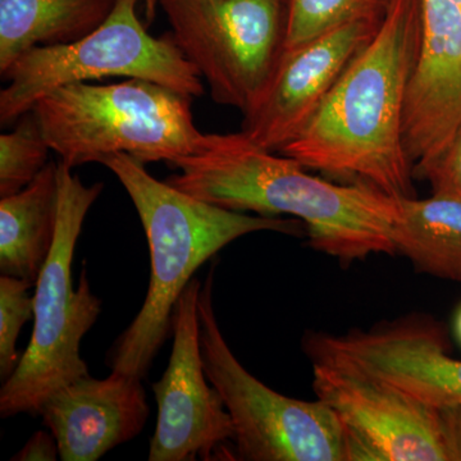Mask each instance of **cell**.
<instances>
[{
	"label": "cell",
	"mask_w": 461,
	"mask_h": 461,
	"mask_svg": "<svg viewBox=\"0 0 461 461\" xmlns=\"http://www.w3.org/2000/svg\"><path fill=\"white\" fill-rule=\"evenodd\" d=\"M0 135V198L25 189L50 163L51 149L32 111Z\"/></svg>",
	"instance_id": "cell-18"
},
{
	"label": "cell",
	"mask_w": 461,
	"mask_h": 461,
	"mask_svg": "<svg viewBox=\"0 0 461 461\" xmlns=\"http://www.w3.org/2000/svg\"><path fill=\"white\" fill-rule=\"evenodd\" d=\"M420 41V0H393L377 33L280 153L346 184L414 198L403 114Z\"/></svg>",
	"instance_id": "cell-1"
},
{
	"label": "cell",
	"mask_w": 461,
	"mask_h": 461,
	"mask_svg": "<svg viewBox=\"0 0 461 461\" xmlns=\"http://www.w3.org/2000/svg\"><path fill=\"white\" fill-rule=\"evenodd\" d=\"M439 429L448 461H461V405L438 409Z\"/></svg>",
	"instance_id": "cell-21"
},
{
	"label": "cell",
	"mask_w": 461,
	"mask_h": 461,
	"mask_svg": "<svg viewBox=\"0 0 461 461\" xmlns=\"http://www.w3.org/2000/svg\"><path fill=\"white\" fill-rule=\"evenodd\" d=\"M455 330H456L457 339H459L461 344V308L456 315V321H455Z\"/></svg>",
	"instance_id": "cell-24"
},
{
	"label": "cell",
	"mask_w": 461,
	"mask_h": 461,
	"mask_svg": "<svg viewBox=\"0 0 461 461\" xmlns=\"http://www.w3.org/2000/svg\"><path fill=\"white\" fill-rule=\"evenodd\" d=\"M189 96L162 85L76 83L50 91L32 109L45 140L69 168L114 154L169 166L203 148Z\"/></svg>",
	"instance_id": "cell-4"
},
{
	"label": "cell",
	"mask_w": 461,
	"mask_h": 461,
	"mask_svg": "<svg viewBox=\"0 0 461 461\" xmlns=\"http://www.w3.org/2000/svg\"><path fill=\"white\" fill-rule=\"evenodd\" d=\"M213 276L200 290V350L232 420L236 460L346 461L344 430L326 403L276 393L239 362L215 318Z\"/></svg>",
	"instance_id": "cell-7"
},
{
	"label": "cell",
	"mask_w": 461,
	"mask_h": 461,
	"mask_svg": "<svg viewBox=\"0 0 461 461\" xmlns=\"http://www.w3.org/2000/svg\"><path fill=\"white\" fill-rule=\"evenodd\" d=\"M59 215L56 241L36 281L32 341L16 371L3 382L0 417H41L45 402L59 388L90 375L81 357V339L102 312L83 269L74 290L72 262L85 218L104 185L86 186L72 168L58 162Z\"/></svg>",
	"instance_id": "cell-5"
},
{
	"label": "cell",
	"mask_w": 461,
	"mask_h": 461,
	"mask_svg": "<svg viewBox=\"0 0 461 461\" xmlns=\"http://www.w3.org/2000/svg\"><path fill=\"white\" fill-rule=\"evenodd\" d=\"M117 0H0V74L41 45L69 44L98 29Z\"/></svg>",
	"instance_id": "cell-15"
},
{
	"label": "cell",
	"mask_w": 461,
	"mask_h": 461,
	"mask_svg": "<svg viewBox=\"0 0 461 461\" xmlns=\"http://www.w3.org/2000/svg\"><path fill=\"white\" fill-rule=\"evenodd\" d=\"M102 165L114 173L140 217L150 249V282L144 304L107 355L112 372L144 378L172 333V318L182 291L206 260L236 239L259 232L296 235L299 220L248 215L194 198L157 180L144 163L120 153Z\"/></svg>",
	"instance_id": "cell-3"
},
{
	"label": "cell",
	"mask_w": 461,
	"mask_h": 461,
	"mask_svg": "<svg viewBox=\"0 0 461 461\" xmlns=\"http://www.w3.org/2000/svg\"><path fill=\"white\" fill-rule=\"evenodd\" d=\"M144 3L145 8V18L150 25L153 23L154 18H156L157 9L159 7V0H141Z\"/></svg>",
	"instance_id": "cell-23"
},
{
	"label": "cell",
	"mask_w": 461,
	"mask_h": 461,
	"mask_svg": "<svg viewBox=\"0 0 461 461\" xmlns=\"http://www.w3.org/2000/svg\"><path fill=\"white\" fill-rule=\"evenodd\" d=\"M393 241L396 253L408 257L415 268L461 282V200L400 199Z\"/></svg>",
	"instance_id": "cell-16"
},
{
	"label": "cell",
	"mask_w": 461,
	"mask_h": 461,
	"mask_svg": "<svg viewBox=\"0 0 461 461\" xmlns=\"http://www.w3.org/2000/svg\"><path fill=\"white\" fill-rule=\"evenodd\" d=\"M415 176L429 182L433 195L461 200V130L444 153Z\"/></svg>",
	"instance_id": "cell-20"
},
{
	"label": "cell",
	"mask_w": 461,
	"mask_h": 461,
	"mask_svg": "<svg viewBox=\"0 0 461 461\" xmlns=\"http://www.w3.org/2000/svg\"><path fill=\"white\" fill-rule=\"evenodd\" d=\"M305 348L313 362L348 364L432 408L461 405V360L447 354L432 323L405 320L366 332L315 335Z\"/></svg>",
	"instance_id": "cell-12"
},
{
	"label": "cell",
	"mask_w": 461,
	"mask_h": 461,
	"mask_svg": "<svg viewBox=\"0 0 461 461\" xmlns=\"http://www.w3.org/2000/svg\"><path fill=\"white\" fill-rule=\"evenodd\" d=\"M313 390L339 418L346 461H448L438 409L329 360L313 362Z\"/></svg>",
	"instance_id": "cell-9"
},
{
	"label": "cell",
	"mask_w": 461,
	"mask_h": 461,
	"mask_svg": "<svg viewBox=\"0 0 461 461\" xmlns=\"http://www.w3.org/2000/svg\"><path fill=\"white\" fill-rule=\"evenodd\" d=\"M60 459L59 447L53 433L38 430L25 446L11 457L12 461H56Z\"/></svg>",
	"instance_id": "cell-22"
},
{
	"label": "cell",
	"mask_w": 461,
	"mask_h": 461,
	"mask_svg": "<svg viewBox=\"0 0 461 461\" xmlns=\"http://www.w3.org/2000/svg\"><path fill=\"white\" fill-rule=\"evenodd\" d=\"M171 166L180 173L166 182L176 189L230 211L293 215L305 223L312 247L341 262L396 253L400 199L314 177L244 132L208 133L200 150Z\"/></svg>",
	"instance_id": "cell-2"
},
{
	"label": "cell",
	"mask_w": 461,
	"mask_h": 461,
	"mask_svg": "<svg viewBox=\"0 0 461 461\" xmlns=\"http://www.w3.org/2000/svg\"><path fill=\"white\" fill-rule=\"evenodd\" d=\"M288 0H159L184 56L217 104L253 107L284 51Z\"/></svg>",
	"instance_id": "cell-8"
},
{
	"label": "cell",
	"mask_w": 461,
	"mask_h": 461,
	"mask_svg": "<svg viewBox=\"0 0 461 461\" xmlns=\"http://www.w3.org/2000/svg\"><path fill=\"white\" fill-rule=\"evenodd\" d=\"M202 286L193 278L173 311L171 357L165 375L153 384L158 417L149 461L224 460L233 455L226 447L235 437L232 420L206 377L200 350Z\"/></svg>",
	"instance_id": "cell-10"
},
{
	"label": "cell",
	"mask_w": 461,
	"mask_h": 461,
	"mask_svg": "<svg viewBox=\"0 0 461 461\" xmlns=\"http://www.w3.org/2000/svg\"><path fill=\"white\" fill-rule=\"evenodd\" d=\"M393 0H288L284 51L354 21H384Z\"/></svg>",
	"instance_id": "cell-17"
},
{
	"label": "cell",
	"mask_w": 461,
	"mask_h": 461,
	"mask_svg": "<svg viewBox=\"0 0 461 461\" xmlns=\"http://www.w3.org/2000/svg\"><path fill=\"white\" fill-rule=\"evenodd\" d=\"M32 282L2 275L0 277V378L7 381L21 362L17 339L23 324L33 317Z\"/></svg>",
	"instance_id": "cell-19"
},
{
	"label": "cell",
	"mask_w": 461,
	"mask_h": 461,
	"mask_svg": "<svg viewBox=\"0 0 461 461\" xmlns=\"http://www.w3.org/2000/svg\"><path fill=\"white\" fill-rule=\"evenodd\" d=\"M459 2L461 3V0H459Z\"/></svg>",
	"instance_id": "cell-25"
},
{
	"label": "cell",
	"mask_w": 461,
	"mask_h": 461,
	"mask_svg": "<svg viewBox=\"0 0 461 461\" xmlns=\"http://www.w3.org/2000/svg\"><path fill=\"white\" fill-rule=\"evenodd\" d=\"M141 379L118 372L105 379L86 375L54 393L41 417L60 460H99L140 435L150 414Z\"/></svg>",
	"instance_id": "cell-13"
},
{
	"label": "cell",
	"mask_w": 461,
	"mask_h": 461,
	"mask_svg": "<svg viewBox=\"0 0 461 461\" xmlns=\"http://www.w3.org/2000/svg\"><path fill=\"white\" fill-rule=\"evenodd\" d=\"M139 0H117L107 20L69 44L25 51L2 72L0 123L17 122L57 87L103 77L141 78L189 98L204 94L202 76L172 35L154 38L136 14Z\"/></svg>",
	"instance_id": "cell-6"
},
{
	"label": "cell",
	"mask_w": 461,
	"mask_h": 461,
	"mask_svg": "<svg viewBox=\"0 0 461 461\" xmlns=\"http://www.w3.org/2000/svg\"><path fill=\"white\" fill-rule=\"evenodd\" d=\"M59 215L58 163L0 199V272L36 284L56 241Z\"/></svg>",
	"instance_id": "cell-14"
},
{
	"label": "cell",
	"mask_w": 461,
	"mask_h": 461,
	"mask_svg": "<svg viewBox=\"0 0 461 461\" xmlns=\"http://www.w3.org/2000/svg\"><path fill=\"white\" fill-rule=\"evenodd\" d=\"M384 21H354L282 51L271 80L244 113L241 132L275 153L295 140Z\"/></svg>",
	"instance_id": "cell-11"
}]
</instances>
